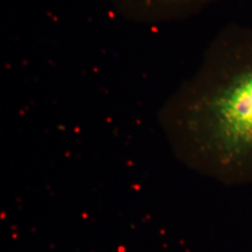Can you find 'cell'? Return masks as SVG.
I'll return each mask as SVG.
<instances>
[{
  "label": "cell",
  "mask_w": 252,
  "mask_h": 252,
  "mask_svg": "<svg viewBox=\"0 0 252 252\" xmlns=\"http://www.w3.org/2000/svg\"><path fill=\"white\" fill-rule=\"evenodd\" d=\"M220 1L226 0H108L122 18L141 25L185 20Z\"/></svg>",
  "instance_id": "obj_2"
},
{
  "label": "cell",
  "mask_w": 252,
  "mask_h": 252,
  "mask_svg": "<svg viewBox=\"0 0 252 252\" xmlns=\"http://www.w3.org/2000/svg\"><path fill=\"white\" fill-rule=\"evenodd\" d=\"M158 121L176 160L191 172L228 187L252 185V26L220 30Z\"/></svg>",
  "instance_id": "obj_1"
}]
</instances>
